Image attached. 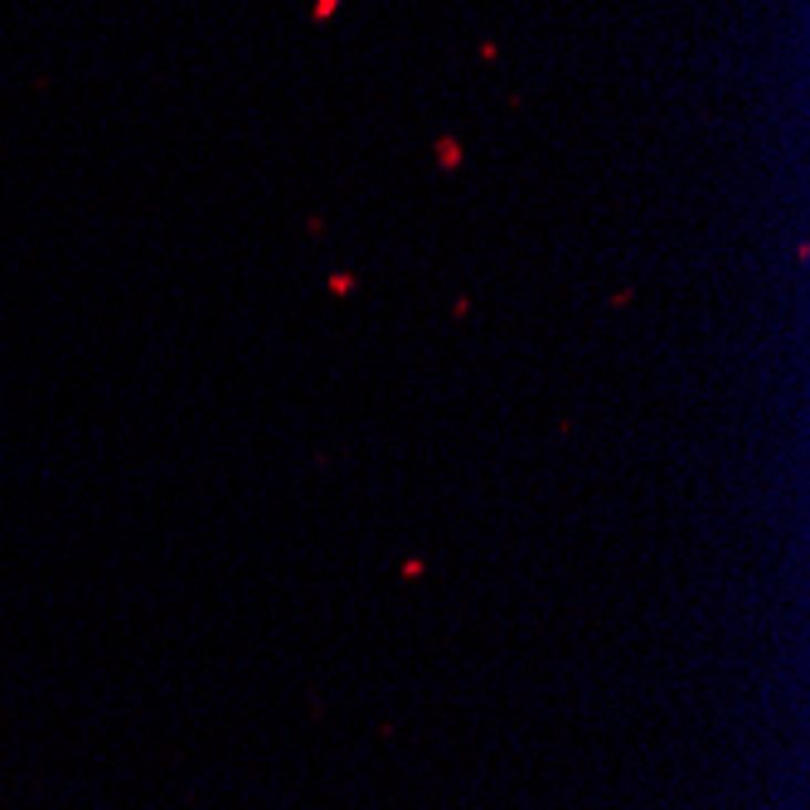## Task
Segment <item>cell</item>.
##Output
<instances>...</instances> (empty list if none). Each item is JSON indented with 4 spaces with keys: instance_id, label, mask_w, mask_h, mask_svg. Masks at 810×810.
Masks as SVG:
<instances>
[{
    "instance_id": "cell-1",
    "label": "cell",
    "mask_w": 810,
    "mask_h": 810,
    "mask_svg": "<svg viewBox=\"0 0 810 810\" xmlns=\"http://www.w3.org/2000/svg\"><path fill=\"white\" fill-rule=\"evenodd\" d=\"M437 160H442L447 170H451V166H461V146L451 142V136H442V142H437Z\"/></svg>"
},
{
    "instance_id": "cell-2",
    "label": "cell",
    "mask_w": 810,
    "mask_h": 810,
    "mask_svg": "<svg viewBox=\"0 0 810 810\" xmlns=\"http://www.w3.org/2000/svg\"><path fill=\"white\" fill-rule=\"evenodd\" d=\"M335 6H340V0H315V10H311V15H315V24H325V20H331V15H335Z\"/></svg>"
}]
</instances>
